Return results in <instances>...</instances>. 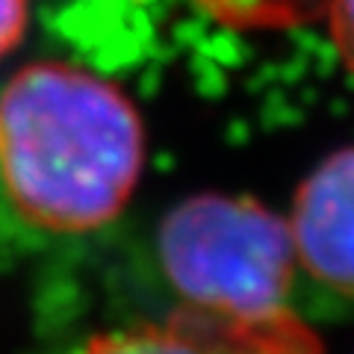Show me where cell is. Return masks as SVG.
Segmentation results:
<instances>
[{
  "instance_id": "1",
  "label": "cell",
  "mask_w": 354,
  "mask_h": 354,
  "mask_svg": "<svg viewBox=\"0 0 354 354\" xmlns=\"http://www.w3.org/2000/svg\"><path fill=\"white\" fill-rule=\"evenodd\" d=\"M142 169L145 124L106 77L44 59L0 88V192L24 225L101 230L127 207Z\"/></svg>"
},
{
  "instance_id": "2",
  "label": "cell",
  "mask_w": 354,
  "mask_h": 354,
  "mask_svg": "<svg viewBox=\"0 0 354 354\" xmlns=\"http://www.w3.org/2000/svg\"><path fill=\"white\" fill-rule=\"evenodd\" d=\"M160 260L183 304L254 316L286 307L295 248L286 221L269 207L195 195L162 218Z\"/></svg>"
},
{
  "instance_id": "3",
  "label": "cell",
  "mask_w": 354,
  "mask_h": 354,
  "mask_svg": "<svg viewBox=\"0 0 354 354\" xmlns=\"http://www.w3.org/2000/svg\"><path fill=\"white\" fill-rule=\"evenodd\" d=\"M74 354H325V346L286 307L236 316L183 304L160 322L88 337Z\"/></svg>"
},
{
  "instance_id": "4",
  "label": "cell",
  "mask_w": 354,
  "mask_h": 354,
  "mask_svg": "<svg viewBox=\"0 0 354 354\" xmlns=\"http://www.w3.org/2000/svg\"><path fill=\"white\" fill-rule=\"evenodd\" d=\"M286 227L295 263L316 281L354 292V148L337 151L301 183Z\"/></svg>"
},
{
  "instance_id": "5",
  "label": "cell",
  "mask_w": 354,
  "mask_h": 354,
  "mask_svg": "<svg viewBox=\"0 0 354 354\" xmlns=\"http://www.w3.org/2000/svg\"><path fill=\"white\" fill-rule=\"evenodd\" d=\"M216 24L234 30H290L322 18L325 0H192Z\"/></svg>"
},
{
  "instance_id": "6",
  "label": "cell",
  "mask_w": 354,
  "mask_h": 354,
  "mask_svg": "<svg viewBox=\"0 0 354 354\" xmlns=\"http://www.w3.org/2000/svg\"><path fill=\"white\" fill-rule=\"evenodd\" d=\"M322 18L328 21L342 65L354 74V0H325Z\"/></svg>"
},
{
  "instance_id": "7",
  "label": "cell",
  "mask_w": 354,
  "mask_h": 354,
  "mask_svg": "<svg viewBox=\"0 0 354 354\" xmlns=\"http://www.w3.org/2000/svg\"><path fill=\"white\" fill-rule=\"evenodd\" d=\"M30 0H0V59H6L27 36Z\"/></svg>"
}]
</instances>
